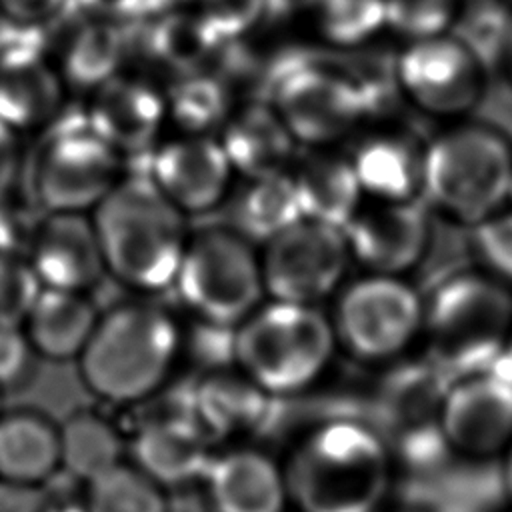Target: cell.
<instances>
[{"instance_id":"37","label":"cell","mask_w":512,"mask_h":512,"mask_svg":"<svg viewBox=\"0 0 512 512\" xmlns=\"http://www.w3.org/2000/svg\"><path fill=\"white\" fill-rule=\"evenodd\" d=\"M468 230L476 268L512 290V210L504 208Z\"/></svg>"},{"instance_id":"1","label":"cell","mask_w":512,"mask_h":512,"mask_svg":"<svg viewBox=\"0 0 512 512\" xmlns=\"http://www.w3.org/2000/svg\"><path fill=\"white\" fill-rule=\"evenodd\" d=\"M392 470V450L374 428L332 420L298 442L284 480L298 512H380Z\"/></svg>"},{"instance_id":"51","label":"cell","mask_w":512,"mask_h":512,"mask_svg":"<svg viewBox=\"0 0 512 512\" xmlns=\"http://www.w3.org/2000/svg\"><path fill=\"white\" fill-rule=\"evenodd\" d=\"M0 402H2V390H0ZM2 412V410H0Z\"/></svg>"},{"instance_id":"33","label":"cell","mask_w":512,"mask_h":512,"mask_svg":"<svg viewBox=\"0 0 512 512\" xmlns=\"http://www.w3.org/2000/svg\"><path fill=\"white\" fill-rule=\"evenodd\" d=\"M86 512H168L162 486L130 464H118L88 482Z\"/></svg>"},{"instance_id":"48","label":"cell","mask_w":512,"mask_h":512,"mask_svg":"<svg viewBox=\"0 0 512 512\" xmlns=\"http://www.w3.org/2000/svg\"><path fill=\"white\" fill-rule=\"evenodd\" d=\"M52 512H86V508L82 506H56V502H54V510Z\"/></svg>"},{"instance_id":"17","label":"cell","mask_w":512,"mask_h":512,"mask_svg":"<svg viewBox=\"0 0 512 512\" xmlns=\"http://www.w3.org/2000/svg\"><path fill=\"white\" fill-rule=\"evenodd\" d=\"M232 172L218 138L180 134L150 150L146 174L186 216L220 204Z\"/></svg>"},{"instance_id":"23","label":"cell","mask_w":512,"mask_h":512,"mask_svg":"<svg viewBox=\"0 0 512 512\" xmlns=\"http://www.w3.org/2000/svg\"><path fill=\"white\" fill-rule=\"evenodd\" d=\"M204 478L214 512H284L288 504L284 470L252 448L212 456Z\"/></svg>"},{"instance_id":"10","label":"cell","mask_w":512,"mask_h":512,"mask_svg":"<svg viewBox=\"0 0 512 512\" xmlns=\"http://www.w3.org/2000/svg\"><path fill=\"white\" fill-rule=\"evenodd\" d=\"M424 298L404 276L366 274L350 282L332 320L336 342L364 362H390L422 338Z\"/></svg>"},{"instance_id":"45","label":"cell","mask_w":512,"mask_h":512,"mask_svg":"<svg viewBox=\"0 0 512 512\" xmlns=\"http://www.w3.org/2000/svg\"><path fill=\"white\" fill-rule=\"evenodd\" d=\"M194 0H148L146 12H156V10H170V8H188L192 6ZM144 12V14H146ZM142 14V16H144Z\"/></svg>"},{"instance_id":"43","label":"cell","mask_w":512,"mask_h":512,"mask_svg":"<svg viewBox=\"0 0 512 512\" xmlns=\"http://www.w3.org/2000/svg\"><path fill=\"white\" fill-rule=\"evenodd\" d=\"M72 4L90 14L124 24L128 20L140 18L146 12L148 0H72Z\"/></svg>"},{"instance_id":"46","label":"cell","mask_w":512,"mask_h":512,"mask_svg":"<svg viewBox=\"0 0 512 512\" xmlns=\"http://www.w3.org/2000/svg\"><path fill=\"white\" fill-rule=\"evenodd\" d=\"M502 480H504V490L512 498V444L502 454Z\"/></svg>"},{"instance_id":"26","label":"cell","mask_w":512,"mask_h":512,"mask_svg":"<svg viewBox=\"0 0 512 512\" xmlns=\"http://www.w3.org/2000/svg\"><path fill=\"white\" fill-rule=\"evenodd\" d=\"M268 396L242 372H216L202 378L188 394V406L212 440L260 428L268 412Z\"/></svg>"},{"instance_id":"18","label":"cell","mask_w":512,"mask_h":512,"mask_svg":"<svg viewBox=\"0 0 512 512\" xmlns=\"http://www.w3.org/2000/svg\"><path fill=\"white\" fill-rule=\"evenodd\" d=\"M84 116L120 156L150 154L168 122L162 88L126 70L88 94Z\"/></svg>"},{"instance_id":"6","label":"cell","mask_w":512,"mask_h":512,"mask_svg":"<svg viewBox=\"0 0 512 512\" xmlns=\"http://www.w3.org/2000/svg\"><path fill=\"white\" fill-rule=\"evenodd\" d=\"M336 346L332 320L316 306L268 302L232 330V358L266 394L308 388L328 366Z\"/></svg>"},{"instance_id":"25","label":"cell","mask_w":512,"mask_h":512,"mask_svg":"<svg viewBox=\"0 0 512 512\" xmlns=\"http://www.w3.org/2000/svg\"><path fill=\"white\" fill-rule=\"evenodd\" d=\"M136 36H130V44H136L138 54L170 72V78L210 68L222 48L190 6L146 12Z\"/></svg>"},{"instance_id":"2","label":"cell","mask_w":512,"mask_h":512,"mask_svg":"<svg viewBox=\"0 0 512 512\" xmlns=\"http://www.w3.org/2000/svg\"><path fill=\"white\" fill-rule=\"evenodd\" d=\"M90 218L106 272L116 280L144 292L174 284L188 242L186 222L148 174L120 178Z\"/></svg>"},{"instance_id":"40","label":"cell","mask_w":512,"mask_h":512,"mask_svg":"<svg viewBox=\"0 0 512 512\" xmlns=\"http://www.w3.org/2000/svg\"><path fill=\"white\" fill-rule=\"evenodd\" d=\"M70 4L72 0H0V18L14 28L42 30Z\"/></svg>"},{"instance_id":"42","label":"cell","mask_w":512,"mask_h":512,"mask_svg":"<svg viewBox=\"0 0 512 512\" xmlns=\"http://www.w3.org/2000/svg\"><path fill=\"white\" fill-rule=\"evenodd\" d=\"M14 130L0 122V208L10 202L12 186L20 166V144Z\"/></svg>"},{"instance_id":"22","label":"cell","mask_w":512,"mask_h":512,"mask_svg":"<svg viewBox=\"0 0 512 512\" xmlns=\"http://www.w3.org/2000/svg\"><path fill=\"white\" fill-rule=\"evenodd\" d=\"M218 142L234 172L248 180L288 172L296 140L268 100H250L232 110Z\"/></svg>"},{"instance_id":"34","label":"cell","mask_w":512,"mask_h":512,"mask_svg":"<svg viewBox=\"0 0 512 512\" xmlns=\"http://www.w3.org/2000/svg\"><path fill=\"white\" fill-rule=\"evenodd\" d=\"M488 70L506 58L512 38V8L504 0H464L452 32Z\"/></svg>"},{"instance_id":"21","label":"cell","mask_w":512,"mask_h":512,"mask_svg":"<svg viewBox=\"0 0 512 512\" xmlns=\"http://www.w3.org/2000/svg\"><path fill=\"white\" fill-rule=\"evenodd\" d=\"M366 200H422L424 142L398 128L366 134L348 156Z\"/></svg>"},{"instance_id":"50","label":"cell","mask_w":512,"mask_h":512,"mask_svg":"<svg viewBox=\"0 0 512 512\" xmlns=\"http://www.w3.org/2000/svg\"><path fill=\"white\" fill-rule=\"evenodd\" d=\"M282 2H284V0H270V6H272V8H274V6H280V4H282Z\"/></svg>"},{"instance_id":"47","label":"cell","mask_w":512,"mask_h":512,"mask_svg":"<svg viewBox=\"0 0 512 512\" xmlns=\"http://www.w3.org/2000/svg\"><path fill=\"white\" fill-rule=\"evenodd\" d=\"M504 66H506V72H508L510 82H512V38H510V46H508V52H506V58H504Z\"/></svg>"},{"instance_id":"32","label":"cell","mask_w":512,"mask_h":512,"mask_svg":"<svg viewBox=\"0 0 512 512\" xmlns=\"http://www.w3.org/2000/svg\"><path fill=\"white\" fill-rule=\"evenodd\" d=\"M302 218L290 172L248 180L236 206L238 232L264 244Z\"/></svg>"},{"instance_id":"27","label":"cell","mask_w":512,"mask_h":512,"mask_svg":"<svg viewBox=\"0 0 512 512\" xmlns=\"http://www.w3.org/2000/svg\"><path fill=\"white\" fill-rule=\"evenodd\" d=\"M314 42L334 52L366 48L384 26V0H284L280 4Z\"/></svg>"},{"instance_id":"39","label":"cell","mask_w":512,"mask_h":512,"mask_svg":"<svg viewBox=\"0 0 512 512\" xmlns=\"http://www.w3.org/2000/svg\"><path fill=\"white\" fill-rule=\"evenodd\" d=\"M36 356L22 328H0V390L22 386L32 374Z\"/></svg>"},{"instance_id":"20","label":"cell","mask_w":512,"mask_h":512,"mask_svg":"<svg viewBox=\"0 0 512 512\" xmlns=\"http://www.w3.org/2000/svg\"><path fill=\"white\" fill-rule=\"evenodd\" d=\"M212 438L184 408L144 420L134 438V466L164 486H182L204 476L212 460Z\"/></svg>"},{"instance_id":"38","label":"cell","mask_w":512,"mask_h":512,"mask_svg":"<svg viewBox=\"0 0 512 512\" xmlns=\"http://www.w3.org/2000/svg\"><path fill=\"white\" fill-rule=\"evenodd\" d=\"M40 290L26 256L0 252V328H22Z\"/></svg>"},{"instance_id":"28","label":"cell","mask_w":512,"mask_h":512,"mask_svg":"<svg viewBox=\"0 0 512 512\" xmlns=\"http://www.w3.org/2000/svg\"><path fill=\"white\" fill-rule=\"evenodd\" d=\"M96 320V308L84 292L42 288L22 330L38 356L72 360L84 350Z\"/></svg>"},{"instance_id":"8","label":"cell","mask_w":512,"mask_h":512,"mask_svg":"<svg viewBox=\"0 0 512 512\" xmlns=\"http://www.w3.org/2000/svg\"><path fill=\"white\" fill-rule=\"evenodd\" d=\"M266 100L296 144L308 148H330L372 118L352 66L322 56H298L274 80Z\"/></svg>"},{"instance_id":"41","label":"cell","mask_w":512,"mask_h":512,"mask_svg":"<svg viewBox=\"0 0 512 512\" xmlns=\"http://www.w3.org/2000/svg\"><path fill=\"white\" fill-rule=\"evenodd\" d=\"M54 500L40 484L0 480V512H52Z\"/></svg>"},{"instance_id":"29","label":"cell","mask_w":512,"mask_h":512,"mask_svg":"<svg viewBox=\"0 0 512 512\" xmlns=\"http://www.w3.org/2000/svg\"><path fill=\"white\" fill-rule=\"evenodd\" d=\"M60 468L58 426L32 410L0 412V480L40 484Z\"/></svg>"},{"instance_id":"15","label":"cell","mask_w":512,"mask_h":512,"mask_svg":"<svg viewBox=\"0 0 512 512\" xmlns=\"http://www.w3.org/2000/svg\"><path fill=\"white\" fill-rule=\"evenodd\" d=\"M350 260L368 274L404 276L430 248V214L422 200H366L342 228Z\"/></svg>"},{"instance_id":"7","label":"cell","mask_w":512,"mask_h":512,"mask_svg":"<svg viewBox=\"0 0 512 512\" xmlns=\"http://www.w3.org/2000/svg\"><path fill=\"white\" fill-rule=\"evenodd\" d=\"M122 156L92 130L84 114L56 118L28 162L34 204L46 212L88 214L116 186Z\"/></svg>"},{"instance_id":"11","label":"cell","mask_w":512,"mask_h":512,"mask_svg":"<svg viewBox=\"0 0 512 512\" xmlns=\"http://www.w3.org/2000/svg\"><path fill=\"white\" fill-rule=\"evenodd\" d=\"M486 68L454 34L406 42L394 52L402 102L446 124L466 120L480 104Z\"/></svg>"},{"instance_id":"14","label":"cell","mask_w":512,"mask_h":512,"mask_svg":"<svg viewBox=\"0 0 512 512\" xmlns=\"http://www.w3.org/2000/svg\"><path fill=\"white\" fill-rule=\"evenodd\" d=\"M0 36V122L16 134L44 130L62 112L68 88L38 30Z\"/></svg>"},{"instance_id":"49","label":"cell","mask_w":512,"mask_h":512,"mask_svg":"<svg viewBox=\"0 0 512 512\" xmlns=\"http://www.w3.org/2000/svg\"><path fill=\"white\" fill-rule=\"evenodd\" d=\"M506 208L512 210V178H510V188H508V198H506Z\"/></svg>"},{"instance_id":"19","label":"cell","mask_w":512,"mask_h":512,"mask_svg":"<svg viewBox=\"0 0 512 512\" xmlns=\"http://www.w3.org/2000/svg\"><path fill=\"white\" fill-rule=\"evenodd\" d=\"M42 288L84 292L106 272L88 214L54 212L40 218L26 250Z\"/></svg>"},{"instance_id":"31","label":"cell","mask_w":512,"mask_h":512,"mask_svg":"<svg viewBox=\"0 0 512 512\" xmlns=\"http://www.w3.org/2000/svg\"><path fill=\"white\" fill-rule=\"evenodd\" d=\"M60 466L86 484L120 464L122 438L118 430L96 412H74L58 426Z\"/></svg>"},{"instance_id":"35","label":"cell","mask_w":512,"mask_h":512,"mask_svg":"<svg viewBox=\"0 0 512 512\" xmlns=\"http://www.w3.org/2000/svg\"><path fill=\"white\" fill-rule=\"evenodd\" d=\"M464 0H384V26L406 42L450 34Z\"/></svg>"},{"instance_id":"36","label":"cell","mask_w":512,"mask_h":512,"mask_svg":"<svg viewBox=\"0 0 512 512\" xmlns=\"http://www.w3.org/2000/svg\"><path fill=\"white\" fill-rule=\"evenodd\" d=\"M224 46L254 34L270 12V0H194L190 6Z\"/></svg>"},{"instance_id":"3","label":"cell","mask_w":512,"mask_h":512,"mask_svg":"<svg viewBox=\"0 0 512 512\" xmlns=\"http://www.w3.org/2000/svg\"><path fill=\"white\" fill-rule=\"evenodd\" d=\"M512 140L492 124L458 120L424 140L422 202L472 228L506 208Z\"/></svg>"},{"instance_id":"30","label":"cell","mask_w":512,"mask_h":512,"mask_svg":"<svg viewBox=\"0 0 512 512\" xmlns=\"http://www.w3.org/2000/svg\"><path fill=\"white\" fill-rule=\"evenodd\" d=\"M164 92L166 120L180 134L212 136L220 132L234 106V88L216 68H200L170 78Z\"/></svg>"},{"instance_id":"5","label":"cell","mask_w":512,"mask_h":512,"mask_svg":"<svg viewBox=\"0 0 512 512\" xmlns=\"http://www.w3.org/2000/svg\"><path fill=\"white\" fill-rule=\"evenodd\" d=\"M512 328V290L478 268L446 276L424 298L430 364L450 382L490 370Z\"/></svg>"},{"instance_id":"13","label":"cell","mask_w":512,"mask_h":512,"mask_svg":"<svg viewBox=\"0 0 512 512\" xmlns=\"http://www.w3.org/2000/svg\"><path fill=\"white\" fill-rule=\"evenodd\" d=\"M436 424L448 452L470 460L502 458L512 444V384L494 370L450 380Z\"/></svg>"},{"instance_id":"44","label":"cell","mask_w":512,"mask_h":512,"mask_svg":"<svg viewBox=\"0 0 512 512\" xmlns=\"http://www.w3.org/2000/svg\"><path fill=\"white\" fill-rule=\"evenodd\" d=\"M494 370L496 374H500L506 382L512 384V328H510V334L506 338V344H504V350L500 354V358L496 360V364L490 368Z\"/></svg>"},{"instance_id":"4","label":"cell","mask_w":512,"mask_h":512,"mask_svg":"<svg viewBox=\"0 0 512 512\" xmlns=\"http://www.w3.org/2000/svg\"><path fill=\"white\" fill-rule=\"evenodd\" d=\"M178 350L180 330L168 312L126 302L98 316L78 356L80 378L106 402H138L166 380Z\"/></svg>"},{"instance_id":"9","label":"cell","mask_w":512,"mask_h":512,"mask_svg":"<svg viewBox=\"0 0 512 512\" xmlns=\"http://www.w3.org/2000/svg\"><path fill=\"white\" fill-rule=\"evenodd\" d=\"M208 326L236 328L264 296L260 260L238 230L206 228L188 236L174 284Z\"/></svg>"},{"instance_id":"24","label":"cell","mask_w":512,"mask_h":512,"mask_svg":"<svg viewBox=\"0 0 512 512\" xmlns=\"http://www.w3.org/2000/svg\"><path fill=\"white\" fill-rule=\"evenodd\" d=\"M288 172L302 216L308 220L344 228L364 202L350 158L330 148H310L294 158Z\"/></svg>"},{"instance_id":"16","label":"cell","mask_w":512,"mask_h":512,"mask_svg":"<svg viewBox=\"0 0 512 512\" xmlns=\"http://www.w3.org/2000/svg\"><path fill=\"white\" fill-rule=\"evenodd\" d=\"M46 28L52 30L42 42L68 90L90 94L124 70L130 54V34L122 22L70 4Z\"/></svg>"},{"instance_id":"12","label":"cell","mask_w":512,"mask_h":512,"mask_svg":"<svg viewBox=\"0 0 512 512\" xmlns=\"http://www.w3.org/2000/svg\"><path fill=\"white\" fill-rule=\"evenodd\" d=\"M348 262L342 228L302 218L266 242L260 258L264 294L314 306L338 288Z\"/></svg>"}]
</instances>
